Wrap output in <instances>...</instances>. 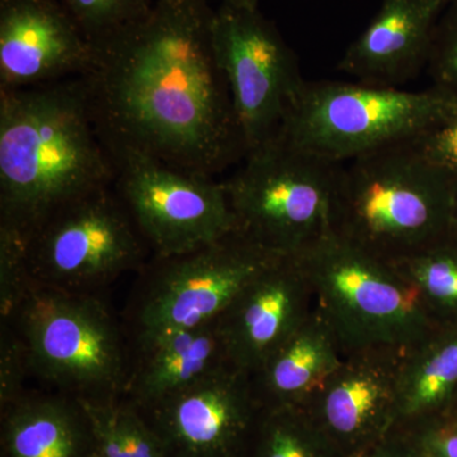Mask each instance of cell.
<instances>
[{
  "mask_svg": "<svg viewBox=\"0 0 457 457\" xmlns=\"http://www.w3.org/2000/svg\"><path fill=\"white\" fill-rule=\"evenodd\" d=\"M206 0H156L149 16L93 45L82 80L108 150L215 176L245 155L212 47Z\"/></svg>",
  "mask_w": 457,
  "mask_h": 457,
  "instance_id": "cell-1",
  "label": "cell"
},
{
  "mask_svg": "<svg viewBox=\"0 0 457 457\" xmlns=\"http://www.w3.org/2000/svg\"><path fill=\"white\" fill-rule=\"evenodd\" d=\"M113 182L82 78L0 89V233L23 243L60 207Z\"/></svg>",
  "mask_w": 457,
  "mask_h": 457,
  "instance_id": "cell-2",
  "label": "cell"
},
{
  "mask_svg": "<svg viewBox=\"0 0 457 457\" xmlns=\"http://www.w3.org/2000/svg\"><path fill=\"white\" fill-rule=\"evenodd\" d=\"M456 185L414 141L381 147L341 167L332 231L381 260H404L450 233Z\"/></svg>",
  "mask_w": 457,
  "mask_h": 457,
  "instance_id": "cell-3",
  "label": "cell"
},
{
  "mask_svg": "<svg viewBox=\"0 0 457 457\" xmlns=\"http://www.w3.org/2000/svg\"><path fill=\"white\" fill-rule=\"evenodd\" d=\"M314 293L315 312L345 354L413 350L438 326L416 286L392 262L368 253L330 231L295 254Z\"/></svg>",
  "mask_w": 457,
  "mask_h": 457,
  "instance_id": "cell-4",
  "label": "cell"
},
{
  "mask_svg": "<svg viewBox=\"0 0 457 457\" xmlns=\"http://www.w3.org/2000/svg\"><path fill=\"white\" fill-rule=\"evenodd\" d=\"M457 108L440 88L411 92L365 82H306L278 139L332 163L420 139Z\"/></svg>",
  "mask_w": 457,
  "mask_h": 457,
  "instance_id": "cell-5",
  "label": "cell"
},
{
  "mask_svg": "<svg viewBox=\"0 0 457 457\" xmlns=\"http://www.w3.org/2000/svg\"><path fill=\"white\" fill-rule=\"evenodd\" d=\"M13 324L31 374L77 399L122 396L130 375L125 343L107 305L95 294L35 285Z\"/></svg>",
  "mask_w": 457,
  "mask_h": 457,
  "instance_id": "cell-6",
  "label": "cell"
},
{
  "mask_svg": "<svg viewBox=\"0 0 457 457\" xmlns=\"http://www.w3.org/2000/svg\"><path fill=\"white\" fill-rule=\"evenodd\" d=\"M339 170L279 139L245 155L224 182L237 231L276 253H300L332 231Z\"/></svg>",
  "mask_w": 457,
  "mask_h": 457,
  "instance_id": "cell-7",
  "label": "cell"
},
{
  "mask_svg": "<svg viewBox=\"0 0 457 457\" xmlns=\"http://www.w3.org/2000/svg\"><path fill=\"white\" fill-rule=\"evenodd\" d=\"M282 257L236 231L196 251L155 258L132 312L137 345L219 320L237 295Z\"/></svg>",
  "mask_w": 457,
  "mask_h": 457,
  "instance_id": "cell-8",
  "label": "cell"
},
{
  "mask_svg": "<svg viewBox=\"0 0 457 457\" xmlns=\"http://www.w3.org/2000/svg\"><path fill=\"white\" fill-rule=\"evenodd\" d=\"M112 187L60 207L26 237L33 284L95 294L122 273L139 269L146 243Z\"/></svg>",
  "mask_w": 457,
  "mask_h": 457,
  "instance_id": "cell-9",
  "label": "cell"
},
{
  "mask_svg": "<svg viewBox=\"0 0 457 457\" xmlns=\"http://www.w3.org/2000/svg\"><path fill=\"white\" fill-rule=\"evenodd\" d=\"M110 153L113 189L155 258L188 253L237 231L224 182L137 150Z\"/></svg>",
  "mask_w": 457,
  "mask_h": 457,
  "instance_id": "cell-10",
  "label": "cell"
},
{
  "mask_svg": "<svg viewBox=\"0 0 457 457\" xmlns=\"http://www.w3.org/2000/svg\"><path fill=\"white\" fill-rule=\"evenodd\" d=\"M212 33L245 156L278 139L306 82L294 51L260 8L221 3Z\"/></svg>",
  "mask_w": 457,
  "mask_h": 457,
  "instance_id": "cell-11",
  "label": "cell"
},
{
  "mask_svg": "<svg viewBox=\"0 0 457 457\" xmlns=\"http://www.w3.org/2000/svg\"><path fill=\"white\" fill-rule=\"evenodd\" d=\"M140 411L168 457H245L262 404L253 378L230 366Z\"/></svg>",
  "mask_w": 457,
  "mask_h": 457,
  "instance_id": "cell-12",
  "label": "cell"
},
{
  "mask_svg": "<svg viewBox=\"0 0 457 457\" xmlns=\"http://www.w3.org/2000/svg\"><path fill=\"white\" fill-rule=\"evenodd\" d=\"M404 354L369 350L345 354L303 408L341 457L378 444L398 426V378Z\"/></svg>",
  "mask_w": 457,
  "mask_h": 457,
  "instance_id": "cell-13",
  "label": "cell"
},
{
  "mask_svg": "<svg viewBox=\"0 0 457 457\" xmlns=\"http://www.w3.org/2000/svg\"><path fill=\"white\" fill-rule=\"evenodd\" d=\"M95 47L57 0H0V89L86 75Z\"/></svg>",
  "mask_w": 457,
  "mask_h": 457,
  "instance_id": "cell-14",
  "label": "cell"
},
{
  "mask_svg": "<svg viewBox=\"0 0 457 457\" xmlns=\"http://www.w3.org/2000/svg\"><path fill=\"white\" fill-rule=\"evenodd\" d=\"M315 311L314 293L295 255L264 270L219 319L234 368L253 376Z\"/></svg>",
  "mask_w": 457,
  "mask_h": 457,
  "instance_id": "cell-15",
  "label": "cell"
},
{
  "mask_svg": "<svg viewBox=\"0 0 457 457\" xmlns=\"http://www.w3.org/2000/svg\"><path fill=\"white\" fill-rule=\"evenodd\" d=\"M445 0H384L338 68L359 82L399 87L428 64Z\"/></svg>",
  "mask_w": 457,
  "mask_h": 457,
  "instance_id": "cell-16",
  "label": "cell"
},
{
  "mask_svg": "<svg viewBox=\"0 0 457 457\" xmlns=\"http://www.w3.org/2000/svg\"><path fill=\"white\" fill-rule=\"evenodd\" d=\"M137 347V362L131 366L123 396L140 409L152 408L233 366L219 320L158 337Z\"/></svg>",
  "mask_w": 457,
  "mask_h": 457,
  "instance_id": "cell-17",
  "label": "cell"
},
{
  "mask_svg": "<svg viewBox=\"0 0 457 457\" xmlns=\"http://www.w3.org/2000/svg\"><path fill=\"white\" fill-rule=\"evenodd\" d=\"M345 357L335 333L314 311L252 376L262 407H303Z\"/></svg>",
  "mask_w": 457,
  "mask_h": 457,
  "instance_id": "cell-18",
  "label": "cell"
},
{
  "mask_svg": "<svg viewBox=\"0 0 457 457\" xmlns=\"http://www.w3.org/2000/svg\"><path fill=\"white\" fill-rule=\"evenodd\" d=\"M4 457H93L88 416L73 396H23L5 408Z\"/></svg>",
  "mask_w": 457,
  "mask_h": 457,
  "instance_id": "cell-19",
  "label": "cell"
},
{
  "mask_svg": "<svg viewBox=\"0 0 457 457\" xmlns=\"http://www.w3.org/2000/svg\"><path fill=\"white\" fill-rule=\"evenodd\" d=\"M457 399V326L438 327L403 356L398 426L413 432L449 417Z\"/></svg>",
  "mask_w": 457,
  "mask_h": 457,
  "instance_id": "cell-20",
  "label": "cell"
},
{
  "mask_svg": "<svg viewBox=\"0 0 457 457\" xmlns=\"http://www.w3.org/2000/svg\"><path fill=\"white\" fill-rule=\"evenodd\" d=\"M78 400L88 416L97 457H168L145 414L126 396Z\"/></svg>",
  "mask_w": 457,
  "mask_h": 457,
  "instance_id": "cell-21",
  "label": "cell"
},
{
  "mask_svg": "<svg viewBox=\"0 0 457 457\" xmlns=\"http://www.w3.org/2000/svg\"><path fill=\"white\" fill-rule=\"evenodd\" d=\"M438 327L457 326V236L450 231L411 257L394 262Z\"/></svg>",
  "mask_w": 457,
  "mask_h": 457,
  "instance_id": "cell-22",
  "label": "cell"
},
{
  "mask_svg": "<svg viewBox=\"0 0 457 457\" xmlns=\"http://www.w3.org/2000/svg\"><path fill=\"white\" fill-rule=\"evenodd\" d=\"M245 457H341L303 407L263 408Z\"/></svg>",
  "mask_w": 457,
  "mask_h": 457,
  "instance_id": "cell-23",
  "label": "cell"
},
{
  "mask_svg": "<svg viewBox=\"0 0 457 457\" xmlns=\"http://www.w3.org/2000/svg\"><path fill=\"white\" fill-rule=\"evenodd\" d=\"M92 45L112 37L149 16L150 0H60Z\"/></svg>",
  "mask_w": 457,
  "mask_h": 457,
  "instance_id": "cell-24",
  "label": "cell"
},
{
  "mask_svg": "<svg viewBox=\"0 0 457 457\" xmlns=\"http://www.w3.org/2000/svg\"><path fill=\"white\" fill-rule=\"evenodd\" d=\"M427 69L433 87L457 97V2L447 5L438 20Z\"/></svg>",
  "mask_w": 457,
  "mask_h": 457,
  "instance_id": "cell-25",
  "label": "cell"
},
{
  "mask_svg": "<svg viewBox=\"0 0 457 457\" xmlns=\"http://www.w3.org/2000/svg\"><path fill=\"white\" fill-rule=\"evenodd\" d=\"M31 374L22 339L11 323H2L0 337V400L3 409L23 396V384Z\"/></svg>",
  "mask_w": 457,
  "mask_h": 457,
  "instance_id": "cell-26",
  "label": "cell"
},
{
  "mask_svg": "<svg viewBox=\"0 0 457 457\" xmlns=\"http://www.w3.org/2000/svg\"><path fill=\"white\" fill-rule=\"evenodd\" d=\"M414 143L429 162L457 176V108Z\"/></svg>",
  "mask_w": 457,
  "mask_h": 457,
  "instance_id": "cell-27",
  "label": "cell"
},
{
  "mask_svg": "<svg viewBox=\"0 0 457 457\" xmlns=\"http://www.w3.org/2000/svg\"><path fill=\"white\" fill-rule=\"evenodd\" d=\"M409 433L422 457H457V418H442Z\"/></svg>",
  "mask_w": 457,
  "mask_h": 457,
  "instance_id": "cell-28",
  "label": "cell"
},
{
  "mask_svg": "<svg viewBox=\"0 0 457 457\" xmlns=\"http://www.w3.org/2000/svg\"><path fill=\"white\" fill-rule=\"evenodd\" d=\"M345 457H422V455L411 433L395 429L378 444Z\"/></svg>",
  "mask_w": 457,
  "mask_h": 457,
  "instance_id": "cell-29",
  "label": "cell"
},
{
  "mask_svg": "<svg viewBox=\"0 0 457 457\" xmlns=\"http://www.w3.org/2000/svg\"><path fill=\"white\" fill-rule=\"evenodd\" d=\"M222 3L237 5V7L260 8L261 0H222Z\"/></svg>",
  "mask_w": 457,
  "mask_h": 457,
  "instance_id": "cell-30",
  "label": "cell"
},
{
  "mask_svg": "<svg viewBox=\"0 0 457 457\" xmlns=\"http://www.w3.org/2000/svg\"><path fill=\"white\" fill-rule=\"evenodd\" d=\"M457 236V185L455 192V200H453V218H451V230Z\"/></svg>",
  "mask_w": 457,
  "mask_h": 457,
  "instance_id": "cell-31",
  "label": "cell"
},
{
  "mask_svg": "<svg viewBox=\"0 0 457 457\" xmlns=\"http://www.w3.org/2000/svg\"><path fill=\"white\" fill-rule=\"evenodd\" d=\"M449 417H455V418H457V399H456L455 405H453V411H451V414H450Z\"/></svg>",
  "mask_w": 457,
  "mask_h": 457,
  "instance_id": "cell-32",
  "label": "cell"
},
{
  "mask_svg": "<svg viewBox=\"0 0 457 457\" xmlns=\"http://www.w3.org/2000/svg\"><path fill=\"white\" fill-rule=\"evenodd\" d=\"M445 2H446V4L449 5L451 3H456L457 0H445Z\"/></svg>",
  "mask_w": 457,
  "mask_h": 457,
  "instance_id": "cell-33",
  "label": "cell"
},
{
  "mask_svg": "<svg viewBox=\"0 0 457 457\" xmlns=\"http://www.w3.org/2000/svg\"><path fill=\"white\" fill-rule=\"evenodd\" d=\"M93 457H97V455H95V456H93Z\"/></svg>",
  "mask_w": 457,
  "mask_h": 457,
  "instance_id": "cell-34",
  "label": "cell"
}]
</instances>
